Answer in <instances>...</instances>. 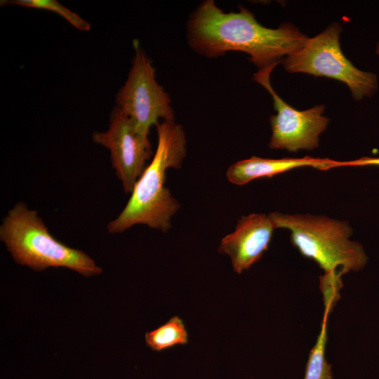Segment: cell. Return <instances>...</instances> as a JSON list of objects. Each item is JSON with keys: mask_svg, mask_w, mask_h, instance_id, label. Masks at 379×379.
Returning <instances> with one entry per match:
<instances>
[{"mask_svg": "<svg viewBox=\"0 0 379 379\" xmlns=\"http://www.w3.org/2000/svg\"><path fill=\"white\" fill-rule=\"evenodd\" d=\"M190 46L209 58L236 51L249 55L258 70L277 65L299 50L308 37L295 25L284 22L276 29L265 27L247 8L225 13L213 0L201 3L187 23Z\"/></svg>", "mask_w": 379, "mask_h": 379, "instance_id": "obj_1", "label": "cell"}, {"mask_svg": "<svg viewBox=\"0 0 379 379\" xmlns=\"http://www.w3.org/2000/svg\"><path fill=\"white\" fill-rule=\"evenodd\" d=\"M156 126L155 154L135 182L122 211L108 223L110 234L123 232L135 225L166 232L171 227V217L180 208L164 182L166 170L182 165L186 155L185 134L182 126L174 121H163Z\"/></svg>", "mask_w": 379, "mask_h": 379, "instance_id": "obj_2", "label": "cell"}, {"mask_svg": "<svg viewBox=\"0 0 379 379\" xmlns=\"http://www.w3.org/2000/svg\"><path fill=\"white\" fill-rule=\"evenodd\" d=\"M0 239L14 260L36 271L67 267L85 276L100 274L102 269L84 252L54 238L38 212L17 202L3 218Z\"/></svg>", "mask_w": 379, "mask_h": 379, "instance_id": "obj_3", "label": "cell"}, {"mask_svg": "<svg viewBox=\"0 0 379 379\" xmlns=\"http://www.w3.org/2000/svg\"><path fill=\"white\" fill-rule=\"evenodd\" d=\"M268 216L275 229L289 230L293 246L324 272L359 271L367 262L363 246L350 240L353 231L347 221L324 215L279 212H272Z\"/></svg>", "mask_w": 379, "mask_h": 379, "instance_id": "obj_4", "label": "cell"}, {"mask_svg": "<svg viewBox=\"0 0 379 379\" xmlns=\"http://www.w3.org/2000/svg\"><path fill=\"white\" fill-rule=\"evenodd\" d=\"M341 32V25L333 22L319 34L308 37L299 50L286 56L280 63L290 73H305L343 82L354 100L371 98L378 88V76L357 68L345 56L340 44Z\"/></svg>", "mask_w": 379, "mask_h": 379, "instance_id": "obj_5", "label": "cell"}, {"mask_svg": "<svg viewBox=\"0 0 379 379\" xmlns=\"http://www.w3.org/2000/svg\"><path fill=\"white\" fill-rule=\"evenodd\" d=\"M135 53L128 78L118 91L116 107L129 117L138 131L149 138V129L159 119L174 121L171 100L157 83L155 69L138 40L133 42Z\"/></svg>", "mask_w": 379, "mask_h": 379, "instance_id": "obj_6", "label": "cell"}, {"mask_svg": "<svg viewBox=\"0 0 379 379\" xmlns=\"http://www.w3.org/2000/svg\"><path fill=\"white\" fill-rule=\"evenodd\" d=\"M277 65L258 70L253 79L271 95L277 114L270 117L271 149H285L290 152L312 150L319 146V137L327 128L329 119L323 115L324 105L305 110H298L279 97L270 83V74Z\"/></svg>", "mask_w": 379, "mask_h": 379, "instance_id": "obj_7", "label": "cell"}, {"mask_svg": "<svg viewBox=\"0 0 379 379\" xmlns=\"http://www.w3.org/2000/svg\"><path fill=\"white\" fill-rule=\"evenodd\" d=\"M92 139L109 151L112 168L124 191L131 193L152 155L149 138L143 136L131 119L115 106L110 114L108 129L94 131Z\"/></svg>", "mask_w": 379, "mask_h": 379, "instance_id": "obj_8", "label": "cell"}, {"mask_svg": "<svg viewBox=\"0 0 379 379\" xmlns=\"http://www.w3.org/2000/svg\"><path fill=\"white\" fill-rule=\"evenodd\" d=\"M274 229L271 219L265 214L242 216L234 231L222 238L218 251L228 255L234 270L241 274L262 257Z\"/></svg>", "mask_w": 379, "mask_h": 379, "instance_id": "obj_9", "label": "cell"}, {"mask_svg": "<svg viewBox=\"0 0 379 379\" xmlns=\"http://www.w3.org/2000/svg\"><path fill=\"white\" fill-rule=\"evenodd\" d=\"M338 161L326 158L310 157L281 159L252 157L231 165L227 171L226 175L227 180L232 184L243 185L255 179L272 178L296 168L312 167L326 171L338 167Z\"/></svg>", "mask_w": 379, "mask_h": 379, "instance_id": "obj_10", "label": "cell"}, {"mask_svg": "<svg viewBox=\"0 0 379 379\" xmlns=\"http://www.w3.org/2000/svg\"><path fill=\"white\" fill-rule=\"evenodd\" d=\"M147 345L154 351L160 352L188 342V334L182 320L178 316L166 324L145 333Z\"/></svg>", "mask_w": 379, "mask_h": 379, "instance_id": "obj_11", "label": "cell"}, {"mask_svg": "<svg viewBox=\"0 0 379 379\" xmlns=\"http://www.w3.org/2000/svg\"><path fill=\"white\" fill-rule=\"evenodd\" d=\"M328 313H324L321 331L309 354L303 379H333L332 366L327 361L325 355L328 339Z\"/></svg>", "mask_w": 379, "mask_h": 379, "instance_id": "obj_12", "label": "cell"}, {"mask_svg": "<svg viewBox=\"0 0 379 379\" xmlns=\"http://www.w3.org/2000/svg\"><path fill=\"white\" fill-rule=\"evenodd\" d=\"M1 5L13 4L20 6L47 10L55 12L77 29L89 31L91 25L81 18L77 13L69 10L56 0H10L1 1Z\"/></svg>", "mask_w": 379, "mask_h": 379, "instance_id": "obj_13", "label": "cell"}, {"mask_svg": "<svg viewBox=\"0 0 379 379\" xmlns=\"http://www.w3.org/2000/svg\"><path fill=\"white\" fill-rule=\"evenodd\" d=\"M341 271L324 272L319 277V288L323 294L324 312L329 313L340 298L339 291L343 286Z\"/></svg>", "mask_w": 379, "mask_h": 379, "instance_id": "obj_14", "label": "cell"}, {"mask_svg": "<svg viewBox=\"0 0 379 379\" xmlns=\"http://www.w3.org/2000/svg\"><path fill=\"white\" fill-rule=\"evenodd\" d=\"M367 166H379V157H363L351 161H339L338 167Z\"/></svg>", "mask_w": 379, "mask_h": 379, "instance_id": "obj_15", "label": "cell"}, {"mask_svg": "<svg viewBox=\"0 0 379 379\" xmlns=\"http://www.w3.org/2000/svg\"><path fill=\"white\" fill-rule=\"evenodd\" d=\"M375 53L377 55L379 56V40L377 42V44L375 46Z\"/></svg>", "mask_w": 379, "mask_h": 379, "instance_id": "obj_16", "label": "cell"}]
</instances>
